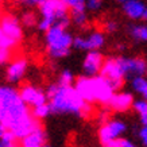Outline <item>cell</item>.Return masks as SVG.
<instances>
[{
	"mask_svg": "<svg viewBox=\"0 0 147 147\" xmlns=\"http://www.w3.org/2000/svg\"><path fill=\"white\" fill-rule=\"evenodd\" d=\"M16 3H20V4H24L26 5V3H27V0H15Z\"/></svg>",
	"mask_w": 147,
	"mask_h": 147,
	"instance_id": "d590c367",
	"label": "cell"
},
{
	"mask_svg": "<svg viewBox=\"0 0 147 147\" xmlns=\"http://www.w3.org/2000/svg\"><path fill=\"white\" fill-rule=\"evenodd\" d=\"M102 28H104V31H105V32H109V34H111V32L117 31L119 24H117V22H116V20H113V19H108V20H105V22H104Z\"/></svg>",
	"mask_w": 147,
	"mask_h": 147,
	"instance_id": "f546056e",
	"label": "cell"
},
{
	"mask_svg": "<svg viewBox=\"0 0 147 147\" xmlns=\"http://www.w3.org/2000/svg\"><path fill=\"white\" fill-rule=\"evenodd\" d=\"M20 22H22L23 27H27V28L36 27L38 26V15L34 13L32 11H26V12L22 13V16H20Z\"/></svg>",
	"mask_w": 147,
	"mask_h": 147,
	"instance_id": "7402d4cb",
	"label": "cell"
},
{
	"mask_svg": "<svg viewBox=\"0 0 147 147\" xmlns=\"http://www.w3.org/2000/svg\"><path fill=\"white\" fill-rule=\"evenodd\" d=\"M121 66L124 70L125 78H134L146 74L147 62L142 57H120Z\"/></svg>",
	"mask_w": 147,
	"mask_h": 147,
	"instance_id": "4fadbf2b",
	"label": "cell"
},
{
	"mask_svg": "<svg viewBox=\"0 0 147 147\" xmlns=\"http://www.w3.org/2000/svg\"><path fill=\"white\" fill-rule=\"evenodd\" d=\"M85 5L88 11L96 12L98 9H101L102 7V0H85Z\"/></svg>",
	"mask_w": 147,
	"mask_h": 147,
	"instance_id": "f1b7e54d",
	"label": "cell"
},
{
	"mask_svg": "<svg viewBox=\"0 0 147 147\" xmlns=\"http://www.w3.org/2000/svg\"><path fill=\"white\" fill-rule=\"evenodd\" d=\"M8 132V129H7V127L4 125V123L3 121L0 120V138H3L5 134Z\"/></svg>",
	"mask_w": 147,
	"mask_h": 147,
	"instance_id": "836d02e7",
	"label": "cell"
},
{
	"mask_svg": "<svg viewBox=\"0 0 147 147\" xmlns=\"http://www.w3.org/2000/svg\"><path fill=\"white\" fill-rule=\"evenodd\" d=\"M19 93L22 96L23 101L30 109L36 105H40L43 102H47V93L40 86L35 84H26L19 89Z\"/></svg>",
	"mask_w": 147,
	"mask_h": 147,
	"instance_id": "8fae6325",
	"label": "cell"
},
{
	"mask_svg": "<svg viewBox=\"0 0 147 147\" xmlns=\"http://www.w3.org/2000/svg\"><path fill=\"white\" fill-rule=\"evenodd\" d=\"M70 11L62 0H45L38 7V26L39 31L45 32L53 26L69 27Z\"/></svg>",
	"mask_w": 147,
	"mask_h": 147,
	"instance_id": "277c9868",
	"label": "cell"
},
{
	"mask_svg": "<svg viewBox=\"0 0 147 147\" xmlns=\"http://www.w3.org/2000/svg\"><path fill=\"white\" fill-rule=\"evenodd\" d=\"M131 88L135 90V93L142 96L143 98L147 100V76H138L131 78Z\"/></svg>",
	"mask_w": 147,
	"mask_h": 147,
	"instance_id": "ac0fdd59",
	"label": "cell"
},
{
	"mask_svg": "<svg viewBox=\"0 0 147 147\" xmlns=\"http://www.w3.org/2000/svg\"><path fill=\"white\" fill-rule=\"evenodd\" d=\"M57 82H59L61 85H74L76 82V77L73 74V71L69 69H63L61 70L59 76H58Z\"/></svg>",
	"mask_w": 147,
	"mask_h": 147,
	"instance_id": "cb8c5ba5",
	"label": "cell"
},
{
	"mask_svg": "<svg viewBox=\"0 0 147 147\" xmlns=\"http://www.w3.org/2000/svg\"><path fill=\"white\" fill-rule=\"evenodd\" d=\"M16 46L18 45H16L12 39H9L8 36L0 30V49H12L13 50Z\"/></svg>",
	"mask_w": 147,
	"mask_h": 147,
	"instance_id": "4316f807",
	"label": "cell"
},
{
	"mask_svg": "<svg viewBox=\"0 0 147 147\" xmlns=\"http://www.w3.org/2000/svg\"><path fill=\"white\" fill-rule=\"evenodd\" d=\"M121 9L128 19L140 20L144 15L146 3H144V0H125L124 3H121Z\"/></svg>",
	"mask_w": 147,
	"mask_h": 147,
	"instance_id": "2e32d148",
	"label": "cell"
},
{
	"mask_svg": "<svg viewBox=\"0 0 147 147\" xmlns=\"http://www.w3.org/2000/svg\"><path fill=\"white\" fill-rule=\"evenodd\" d=\"M31 112L34 117H35L36 120H43L46 117H49L53 112H51V107H50L49 101L47 102H43V104H40V105H36V107L31 108Z\"/></svg>",
	"mask_w": 147,
	"mask_h": 147,
	"instance_id": "44dd1931",
	"label": "cell"
},
{
	"mask_svg": "<svg viewBox=\"0 0 147 147\" xmlns=\"http://www.w3.org/2000/svg\"><path fill=\"white\" fill-rule=\"evenodd\" d=\"M100 76L104 77L116 90L119 89V88H121L127 78H125L124 70H123V66H121L120 57L107 58L104 61L102 69L100 71Z\"/></svg>",
	"mask_w": 147,
	"mask_h": 147,
	"instance_id": "8992f818",
	"label": "cell"
},
{
	"mask_svg": "<svg viewBox=\"0 0 147 147\" xmlns=\"http://www.w3.org/2000/svg\"><path fill=\"white\" fill-rule=\"evenodd\" d=\"M42 147H51V146H50V144H47V143H46L45 146H42Z\"/></svg>",
	"mask_w": 147,
	"mask_h": 147,
	"instance_id": "74e56055",
	"label": "cell"
},
{
	"mask_svg": "<svg viewBox=\"0 0 147 147\" xmlns=\"http://www.w3.org/2000/svg\"><path fill=\"white\" fill-rule=\"evenodd\" d=\"M127 131V124L120 119H108L104 123H101L100 128H98V139L101 144L115 140V139L120 138L125 134Z\"/></svg>",
	"mask_w": 147,
	"mask_h": 147,
	"instance_id": "52a82bcc",
	"label": "cell"
},
{
	"mask_svg": "<svg viewBox=\"0 0 147 147\" xmlns=\"http://www.w3.org/2000/svg\"><path fill=\"white\" fill-rule=\"evenodd\" d=\"M139 142L143 147H147V124H142V127L138 131Z\"/></svg>",
	"mask_w": 147,
	"mask_h": 147,
	"instance_id": "4dcf8cb0",
	"label": "cell"
},
{
	"mask_svg": "<svg viewBox=\"0 0 147 147\" xmlns=\"http://www.w3.org/2000/svg\"><path fill=\"white\" fill-rule=\"evenodd\" d=\"M0 120L18 140L40 124L12 84H0Z\"/></svg>",
	"mask_w": 147,
	"mask_h": 147,
	"instance_id": "6da1fadb",
	"label": "cell"
},
{
	"mask_svg": "<svg viewBox=\"0 0 147 147\" xmlns=\"http://www.w3.org/2000/svg\"><path fill=\"white\" fill-rule=\"evenodd\" d=\"M70 22L74 24L76 27H86L89 18H88V13L86 9H81V11H71L70 12Z\"/></svg>",
	"mask_w": 147,
	"mask_h": 147,
	"instance_id": "d6986e66",
	"label": "cell"
},
{
	"mask_svg": "<svg viewBox=\"0 0 147 147\" xmlns=\"http://www.w3.org/2000/svg\"><path fill=\"white\" fill-rule=\"evenodd\" d=\"M19 140L12 134H7L3 136V138H0V147H19Z\"/></svg>",
	"mask_w": 147,
	"mask_h": 147,
	"instance_id": "484cf974",
	"label": "cell"
},
{
	"mask_svg": "<svg viewBox=\"0 0 147 147\" xmlns=\"http://www.w3.org/2000/svg\"><path fill=\"white\" fill-rule=\"evenodd\" d=\"M12 57H13L12 49H0V66L1 65H7L12 59Z\"/></svg>",
	"mask_w": 147,
	"mask_h": 147,
	"instance_id": "83f0119b",
	"label": "cell"
},
{
	"mask_svg": "<svg viewBox=\"0 0 147 147\" xmlns=\"http://www.w3.org/2000/svg\"><path fill=\"white\" fill-rule=\"evenodd\" d=\"M116 1H119V3H124L125 0H116Z\"/></svg>",
	"mask_w": 147,
	"mask_h": 147,
	"instance_id": "8d00e7d4",
	"label": "cell"
},
{
	"mask_svg": "<svg viewBox=\"0 0 147 147\" xmlns=\"http://www.w3.org/2000/svg\"><path fill=\"white\" fill-rule=\"evenodd\" d=\"M46 93L53 113L74 115L78 117H88L92 113L90 102L82 98L74 85H61L59 82H53L49 85Z\"/></svg>",
	"mask_w": 147,
	"mask_h": 147,
	"instance_id": "7a4b0ae2",
	"label": "cell"
},
{
	"mask_svg": "<svg viewBox=\"0 0 147 147\" xmlns=\"http://www.w3.org/2000/svg\"><path fill=\"white\" fill-rule=\"evenodd\" d=\"M143 20L147 22V3H146V9H144V15H143Z\"/></svg>",
	"mask_w": 147,
	"mask_h": 147,
	"instance_id": "e575fe53",
	"label": "cell"
},
{
	"mask_svg": "<svg viewBox=\"0 0 147 147\" xmlns=\"http://www.w3.org/2000/svg\"><path fill=\"white\" fill-rule=\"evenodd\" d=\"M65 5L67 7L69 11H81V9H86L85 5V0H62Z\"/></svg>",
	"mask_w": 147,
	"mask_h": 147,
	"instance_id": "d4e9b609",
	"label": "cell"
},
{
	"mask_svg": "<svg viewBox=\"0 0 147 147\" xmlns=\"http://www.w3.org/2000/svg\"><path fill=\"white\" fill-rule=\"evenodd\" d=\"M76 89L82 96L84 100L93 104H104L108 105V102L116 92V89L108 82L102 76H81L76 78L74 82Z\"/></svg>",
	"mask_w": 147,
	"mask_h": 147,
	"instance_id": "3957f363",
	"label": "cell"
},
{
	"mask_svg": "<svg viewBox=\"0 0 147 147\" xmlns=\"http://www.w3.org/2000/svg\"><path fill=\"white\" fill-rule=\"evenodd\" d=\"M74 36L67 30V27L53 26L45 31L46 53L51 59H62L67 57L73 49Z\"/></svg>",
	"mask_w": 147,
	"mask_h": 147,
	"instance_id": "5b68a950",
	"label": "cell"
},
{
	"mask_svg": "<svg viewBox=\"0 0 147 147\" xmlns=\"http://www.w3.org/2000/svg\"><path fill=\"white\" fill-rule=\"evenodd\" d=\"M134 101L135 100L132 93L125 92V90H120V92L113 93V96L108 102V107H109V109L115 112H127L128 109L132 108Z\"/></svg>",
	"mask_w": 147,
	"mask_h": 147,
	"instance_id": "5bb4252c",
	"label": "cell"
},
{
	"mask_svg": "<svg viewBox=\"0 0 147 147\" xmlns=\"http://www.w3.org/2000/svg\"><path fill=\"white\" fill-rule=\"evenodd\" d=\"M0 1H1V0H0Z\"/></svg>",
	"mask_w": 147,
	"mask_h": 147,
	"instance_id": "ab89813d",
	"label": "cell"
},
{
	"mask_svg": "<svg viewBox=\"0 0 147 147\" xmlns=\"http://www.w3.org/2000/svg\"><path fill=\"white\" fill-rule=\"evenodd\" d=\"M105 58L100 53V50L86 51V55L82 61V73L84 76H98L102 69Z\"/></svg>",
	"mask_w": 147,
	"mask_h": 147,
	"instance_id": "7c38bea8",
	"label": "cell"
},
{
	"mask_svg": "<svg viewBox=\"0 0 147 147\" xmlns=\"http://www.w3.org/2000/svg\"><path fill=\"white\" fill-rule=\"evenodd\" d=\"M28 71V61L24 57H12L5 65V80L8 84H19L24 80Z\"/></svg>",
	"mask_w": 147,
	"mask_h": 147,
	"instance_id": "30bf717a",
	"label": "cell"
},
{
	"mask_svg": "<svg viewBox=\"0 0 147 147\" xmlns=\"http://www.w3.org/2000/svg\"><path fill=\"white\" fill-rule=\"evenodd\" d=\"M102 147H139V146L135 142H132L131 139L120 136V138L115 139V140H111V142L102 144Z\"/></svg>",
	"mask_w": 147,
	"mask_h": 147,
	"instance_id": "603a6c76",
	"label": "cell"
},
{
	"mask_svg": "<svg viewBox=\"0 0 147 147\" xmlns=\"http://www.w3.org/2000/svg\"><path fill=\"white\" fill-rule=\"evenodd\" d=\"M105 45V35L100 30L88 32L86 35H77L73 39V47L81 51L100 50Z\"/></svg>",
	"mask_w": 147,
	"mask_h": 147,
	"instance_id": "ba28073f",
	"label": "cell"
},
{
	"mask_svg": "<svg viewBox=\"0 0 147 147\" xmlns=\"http://www.w3.org/2000/svg\"><path fill=\"white\" fill-rule=\"evenodd\" d=\"M132 109L139 116L140 123L142 124H147V100L146 98L142 97V98H139V100H135L134 105H132Z\"/></svg>",
	"mask_w": 147,
	"mask_h": 147,
	"instance_id": "ffe728a7",
	"label": "cell"
},
{
	"mask_svg": "<svg viewBox=\"0 0 147 147\" xmlns=\"http://www.w3.org/2000/svg\"><path fill=\"white\" fill-rule=\"evenodd\" d=\"M146 76H147V69H146Z\"/></svg>",
	"mask_w": 147,
	"mask_h": 147,
	"instance_id": "f35d334b",
	"label": "cell"
},
{
	"mask_svg": "<svg viewBox=\"0 0 147 147\" xmlns=\"http://www.w3.org/2000/svg\"><path fill=\"white\" fill-rule=\"evenodd\" d=\"M109 119V112L107 111V109H102L100 113H98V120L101 121V123H104L105 120H108Z\"/></svg>",
	"mask_w": 147,
	"mask_h": 147,
	"instance_id": "1f68e13d",
	"label": "cell"
},
{
	"mask_svg": "<svg viewBox=\"0 0 147 147\" xmlns=\"http://www.w3.org/2000/svg\"><path fill=\"white\" fill-rule=\"evenodd\" d=\"M128 34L136 42H147V24L135 23L128 27Z\"/></svg>",
	"mask_w": 147,
	"mask_h": 147,
	"instance_id": "e0dca14e",
	"label": "cell"
},
{
	"mask_svg": "<svg viewBox=\"0 0 147 147\" xmlns=\"http://www.w3.org/2000/svg\"><path fill=\"white\" fill-rule=\"evenodd\" d=\"M0 30L12 39L16 45H19L23 39V24L20 18L13 13H4L0 16Z\"/></svg>",
	"mask_w": 147,
	"mask_h": 147,
	"instance_id": "9c48e42d",
	"label": "cell"
},
{
	"mask_svg": "<svg viewBox=\"0 0 147 147\" xmlns=\"http://www.w3.org/2000/svg\"><path fill=\"white\" fill-rule=\"evenodd\" d=\"M43 1H45V0H27L26 5L27 7H30V8H32V7H39Z\"/></svg>",
	"mask_w": 147,
	"mask_h": 147,
	"instance_id": "d6a6232c",
	"label": "cell"
},
{
	"mask_svg": "<svg viewBox=\"0 0 147 147\" xmlns=\"http://www.w3.org/2000/svg\"><path fill=\"white\" fill-rule=\"evenodd\" d=\"M19 147H42L47 143V134L42 125H36L35 128L22 138Z\"/></svg>",
	"mask_w": 147,
	"mask_h": 147,
	"instance_id": "9a60e30c",
	"label": "cell"
}]
</instances>
